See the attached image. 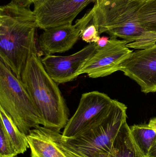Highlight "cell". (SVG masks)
Returning <instances> with one entry per match:
<instances>
[{"label":"cell","instance_id":"cell-16","mask_svg":"<svg viewBox=\"0 0 156 157\" xmlns=\"http://www.w3.org/2000/svg\"><path fill=\"white\" fill-rule=\"evenodd\" d=\"M137 1V16L141 26L147 32L156 35V0Z\"/></svg>","mask_w":156,"mask_h":157},{"label":"cell","instance_id":"cell-6","mask_svg":"<svg viewBox=\"0 0 156 157\" xmlns=\"http://www.w3.org/2000/svg\"><path fill=\"white\" fill-rule=\"evenodd\" d=\"M108 44L98 49L79 72V76L87 74L89 78L105 77L120 71L121 64L133 53L127 47L129 42L110 37Z\"/></svg>","mask_w":156,"mask_h":157},{"label":"cell","instance_id":"cell-11","mask_svg":"<svg viewBox=\"0 0 156 157\" xmlns=\"http://www.w3.org/2000/svg\"><path fill=\"white\" fill-rule=\"evenodd\" d=\"M120 71L135 81L144 93L156 92V43L133 52Z\"/></svg>","mask_w":156,"mask_h":157},{"label":"cell","instance_id":"cell-13","mask_svg":"<svg viewBox=\"0 0 156 157\" xmlns=\"http://www.w3.org/2000/svg\"><path fill=\"white\" fill-rule=\"evenodd\" d=\"M109 157H146L136 144L127 121L116 136Z\"/></svg>","mask_w":156,"mask_h":157},{"label":"cell","instance_id":"cell-3","mask_svg":"<svg viewBox=\"0 0 156 157\" xmlns=\"http://www.w3.org/2000/svg\"><path fill=\"white\" fill-rule=\"evenodd\" d=\"M139 7L137 1L97 0L91 23L99 35L121 38L129 42L128 48L143 49L156 44V35L142 27L137 16Z\"/></svg>","mask_w":156,"mask_h":157},{"label":"cell","instance_id":"cell-9","mask_svg":"<svg viewBox=\"0 0 156 157\" xmlns=\"http://www.w3.org/2000/svg\"><path fill=\"white\" fill-rule=\"evenodd\" d=\"M97 0H44L34 4L38 27L45 29L72 24L90 3Z\"/></svg>","mask_w":156,"mask_h":157},{"label":"cell","instance_id":"cell-15","mask_svg":"<svg viewBox=\"0 0 156 157\" xmlns=\"http://www.w3.org/2000/svg\"><path fill=\"white\" fill-rule=\"evenodd\" d=\"M130 128L136 144L143 155L147 157L156 140V132L148 124H134Z\"/></svg>","mask_w":156,"mask_h":157},{"label":"cell","instance_id":"cell-12","mask_svg":"<svg viewBox=\"0 0 156 157\" xmlns=\"http://www.w3.org/2000/svg\"><path fill=\"white\" fill-rule=\"evenodd\" d=\"M27 136L30 157H67L55 142L52 129L40 125Z\"/></svg>","mask_w":156,"mask_h":157},{"label":"cell","instance_id":"cell-8","mask_svg":"<svg viewBox=\"0 0 156 157\" xmlns=\"http://www.w3.org/2000/svg\"><path fill=\"white\" fill-rule=\"evenodd\" d=\"M92 8L75 25L67 24L44 29L38 39V51L45 56L66 52L73 48L87 26L92 22Z\"/></svg>","mask_w":156,"mask_h":157},{"label":"cell","instance_id":"cell-22","mask_svg":"<svg viewBox=\"0 0 156 157\" xmlns=\"http://www.w3.org/2000/svg\"><path fill=\"white\" fill-rule=\"evenodd\" d=\"M148 124L149 127L153 129L156 133V117L151 119Z\"/></svg>","mask_w":156,"mask_h":157},{"label":"cell","instance_id":"cell-20","mask_svg":"<svg viewBox=\"0 0 156 157\" xmlns=\"http://www.w3.org/2000/svg\"><path fill=\"white\" fill-rule=\"evenodd\" d=\"M110 38L107 36H102L100 37L98 41L96 42L98 49L102 48L108 44Z\"/></svg>","mask_w":156,"mask_h":157},{"label":"cell","instance_id":"cell-21","mask_svg":"<svg viewBox=\"0 0 156 157\" xmlns=\"http://www.w3.org/2000/svg\"><path fill=\"white\" fill-rule=\"evenodd\" d=\"M147 157H156V140L150 148Z\"/></svg>","mask_w":156,"mask_h":157},{"label":"cell","instance_id":"cell-5","mask_svg":"<svg viewBox=\"0 0 156 157\" xmlns=\"http://www.w3.org/2000/svg\"><path fill=\"white\" fill-rule=\"evenodd\" d=\"M0 107L26 135L45 123L34 105L22 79L0 60Z\"/></svg>","mask_w":156,"mask_h":157},{"label":"cell","instance_id":"cell-19","mask_svg":"<svg viewBox=\"0 0 156 157\" xmlns=\"http://www.w3.org/2000/svg\"><path fill=\"white\" fill-rule=\"evenodd\" d=\"M44 0H12V1L25 6H29L33 4H35L40 1Z\"/></svg>","mask_w":156,"mask_h":157},{"label":"cell","instance_id":"cell-2","mask_svg":"<svg viewBox=\"0 0 156 157\" xmlns=\"http://www.w3.org/2000/svg\"><path fill=\"white\" fill-rule=\"evenodd\" d=\"M127 107L116 100L99 121L72 137L53 130L54 140L67 157H109L114 141L127 121Z\"/></svg>","mask_w":156,"mask_h":157},{"label":"cell","instance_id":"cell-1","mask_svg":"<svg viewBox=\"0 0 156 157\" xmlns=\"http://www.w3.org/2000/svg\"><path fill=\"white\" fill-rule=\"evenodd\" d=\"M37 28L29 6L11 1L0 7V60L20 79L32 54L39 52L35 40Z\"/></svg>","mask_w":156,"mask_h":157},{"label":"cell","instance_id":"cell-18","mask_svg":"<svg viewBox=\"0 0 156 157\" xmlns=\"http://www.w3.org/2000/svg\"><path fill=\"white\" fill-rule=\"evenodd\" d=\"M95 26L91 22L82 34V40L89 44L96 43L100 37Z\"/></svg>","mask_w":156,"mask_h":157},{"label":"cell","instance_id":"cell-24","mask_svg":"<svg viewBox=\"0 0 156 157\" xmlns=\"http://www.w3.org/2000/svg\"><path fill=\"white\" fill-rule=\"evenodd\" d=\"M129 1H134V0H129Z\"/></svg>","mask_w":156,"mask_h":157},{"label":"cell","instance_id":"cell-7","mask_svg":"<svg viewBox=\"0 0 156 157\" xmlns=\"http://www.w3.org/2000/svg\"><path fill=\"white\" fill-rule=\"evenodd\" d=\"M113 99L98 91L82 95L78 108L69 120L62 133L64 137H72L89 127L105 115Z\"/></svg>","mask_w":156,"mask_h":157},{"label":"cell","instance_id":"cell-14","mask_svg":"<svg viewBox=\"0 0 156 157\" xmlns=\"http://www.w3.org/2000/svg\"><path fill=\"white\" fill-rule=\"evenodd\" d=\"M1 121L6 134L18 155L23 154L29 148L27 136L19 130L10 115L0 107Z\"/></svg>","mask_w":156,"mask_h":157},{"label":"cell","instance_id":"cell-23","mask_svg":"<svg viewBox=\"0 0 156 157\" xmlns=\"http://www.w3.org/2000/svg\"><path fill=\"white\" fill-rule=\"evenodd\" d=\"M141 1H145V0H141Z\"/></svg>","mask_w":156,"mask_h":157},{"label":"cell","instance_id":"cell-4","mask_svg":"<svg viewBox=\"0 0 156 157\" xmlns=\"http://www.w3.org/2000/svg\"><path fill=\"white\" fill-rule=\"evenodd\" d=\"M39 52L32 54L21 79L44 120V127L60 132L67 123L69 111L58 84L46 71Z\"/></svg>","mask_w":156,"mask_h":157},{"label":"cell","instance_id":"cell-10","mask_svg":"<svg viewBox=\"0 0 156 157\" xmlns=\"http://www.w3.org/2000/svg\"><path fill=\"white\" fill-rule=\"evenodd\" d=\"M97 49L96 43H92L69 56H45L41 59V62L46 71L55 82L64 84L78 77L79 72Z\"/></svg>","mask_w":156,"mask_h":157},{"label":"cell","instance_id":"cell-17","mask_svg":"<svg viewBox=\"0 0 156 157\" xmlns=\"http://www.w3.org/2000/svg\"><path fill=\"white\" fill-rule=\"evenodd\" d=\"M18 155L0 122V157H17Z\"/></svg>","mask_w":156,"mask_h":157}]
</instances>
